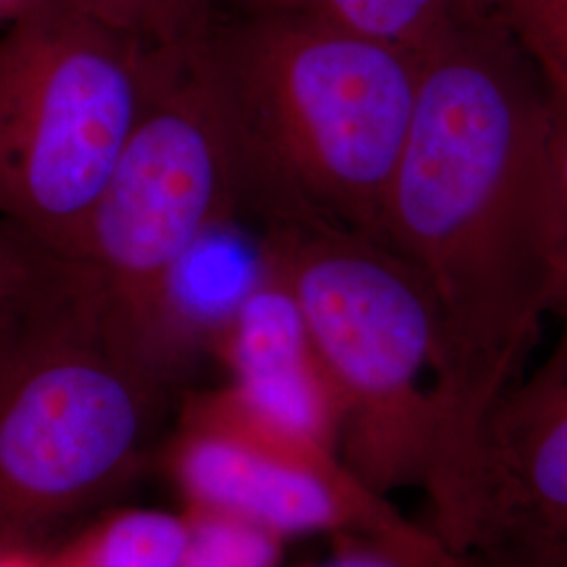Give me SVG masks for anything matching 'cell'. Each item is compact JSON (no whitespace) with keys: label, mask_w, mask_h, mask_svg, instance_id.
Here are the masks:
<instances>
[{"label":"cell","mask_w":567,"mask_h":567,"mask_svg":"<svg viewBox=\"0 0 567 567\" xmlns=\"http://www.w3.org/2000/svg\"><path fill=\"white\" fill-rule=\"evenodd\" d=\"M156 372L86 269L61 261L0 337V548L121 473Z\"/></svg>","instance_id":"277c9868"},{"label":"cell","mask_w":567,"mask_h":567,"mask_svg":"<svg viewBox=\"0 0 567 567\" xmlns=\"http://www.w3.org/2000/svg\"><path fill=\"white\" fill-rule=\"evenodd\" d=\"M192 515V543L182 567H278L282 538L213 513Z\"/></svg>","instance_id":"9a60e30c"},{"label":"cell","mask_w":567,"mask_h":567,"mask_svg":"<svg viewBox=\"0 0 567 567\" xmlns=\"http://www.w3.org/2000/svg\"><path fill=\"white\" fill-rule=\"evenodd\" d=\"M103 25L145 47H175L206 34L215 0H70Z\"/></svg>","instance_id":"7c38bea8"},{"label":"cell","mask_w":567,"mask_h":567,"mask_svg":"<svg viewBox=\"0 0 567 567\" xmlns=\"http://www.w3.org/2000/svg\"><path fill=\"white\" fill-rule=\"evenodd\" d=\"M154 61V47L70 0H42L0 32V221L58 259H81Z\"/></svg>","instance_id":"5b68a950"},{"label":"cell","mask_w":567,"mask_h":567,"mask_svg":"<svg viewBox=\"0 0 567 567\" xmlns=\"http://www.w3.org/2000/svg\"><path fill=\"white\" fill-rule=\"evenodd\" d=\"M264 264V278L215 344L229 370L224 395L267 435L341 461L339 412L301 311L265 257Z\"/></svg>","instance_id":"9c48e42d"},{"label":"cell","mask_w":567,"mask_h":567,"mask_svg":"<svg viewBox=\"0 0 567 567\" xmlns=\"http://www.w3.org/2000/svg\"><path fill=\"white\" fill-rule=\"evenodd\" d=\"M61 261L16 227L0 221V334L34 301Z\"/></svg>","instance_id":"2e32d148"},{"label":"cell","mask_w":567,"mask_h":567,"mask_svg":"<svg viewBox=\"0 0 567 567\" xmlns=\"http://www.w3.org/2000/svg\"><path fill=\"white\" fill-rule=\"evenodd\" d=\"M341 547L324 564L313 567H454L456 553L431 527L405 522L364 534L341 536Z\"/></svg>","instance_id":"5bb4252c"},{"label":"cell","mask_w":567,"mask_h":567,"mask_svg":"<svg viewBox=\"0 0 567 567\" xmlns=\"http://www.w3.org/2000/svg\"><path fill=\"white\" fill-rule=\"evenodd\" d=\"M192 515L135 508L84 534L58 567H182L192 543Z\"/></svg>","instance_id":"30bf717a"},{"label":"cell","mask_w":567,"mask_h":567,"mask_svg":"<svg viewBox=\"0 0 567 567\" xmlns=\"http://www.w3.org/2000/svg\"><path fill=\"white\" fill-rule=\"evenodd\" d=\"M246 13H274L423 47L454 13V0H238Z\"/></svg>","instance_id":"8fae6325"},{"label":"cell","mask_w":567,"mask_h":567,"mask_svg":"<svg viewBox=\"0 0 567 567\" xmlns=\"http://www.w3.org/2000/svg\"><path fill=\"white\" fill-rule=\"evenodd\" d=\"M548 173L557 224L559 288L553 316L567 311V107L548 100Z\"/></svg>","instance_id":"e0dca14e"},{"label":"cell","mask_w":567,"mask_h":567,"mask_svg":"<svg viewBox=\"0 0 567 567\" xmlns=\"http://www.w3.org/2000/svg\"><path fill=\"white\" fill-rule=\"evenodd\" d=\"M0 567H58L55 564H44L41 559H34L20 548H0Z\"/></svg>","instance_id":"ffe728a7"},{"label":"cell","mask_w":567,"mask_h":567,"mask_svg":"<svg viewBox=\"0 0 567 567\" xmlns=\"http://www.w3.org/2000/svg\"><path fill=\"white\" fill-rule=\"evenodd\" d=\"M189 511L224 515L278 538L364 534L402 519L332 456L250 425L224 391L189 408L173 450Z\"/></svg>","instance_id":"ba28073f"},{"label":"cell","mask_w":567,"mask_h":567,"mask_svg":"<svg viewBox=\"0 0 567 567\" xmlns=\"http://www.w3.org/2000/svg\"><path fill=\"white\" fill-rule=\"evenodd\" d=\"M206 53L246 196L261 198L269 219H316L385 244L421 49L322 21L246 13L229 30L210 28Z\"/></svg>","instance_id":"7a4b0ae2"},{"label":"cell","mask_w":567,"mask_h":567,"mask_svg":"<svg viewBox=\"0 0 567 567\" xmlns=\"http://www.w3.org/2000/svg\"><path fill=\"white\" fill-rule=\"evenodd\" d=\"M515 2L519 0H454V9L480 16H501Z\"/></svg>","instance_id":"ac0fdd59"},{"label":"cell","mask_w":567,"mask_h":567,"mask_svg":"<svg viewBox=\"0 0 567 567\" xmlns=\"http://www.w3.org/2000/svg\"><path fill=\"white\" fill-rule=\"evenodd\" d=\"M557 320L547 360L508 386L426 492L429 527L456 555L567 567V311Z\"/></svg>","instance_id":"52a82bcc"},{"label":"cell","mask_w":567,"mask_h":567,"mask_svg":"<svg viewBox=\"0 0 567 567\" xmlns=\"http://www.w3.org/2000/svg\"><path fill=\"white\" fill-rule=\"evenodd\" d=\"M550 102L567 107V0H519L501 13Z\"/></svg>","instance_id":"4fadbf2b"},{"label":"cell","mask_w":567,"mask_h":567,"mask_svg":"<svg viewBox=\"0 0 567 567\" xmlns=\"http://www.w3.org/2000/svg\"><path fill=\"white\" fill-rule=\"evenodd\" d=\"M244 198L243 161L206 34L156 49L147 100L76 261L156 368L173 276L196 244L231 224Z\"/></svg>","instance_id":"8992f818"},{"label":"cell","mask_w":567,"mask_h":567,"mask_svg":"<svg viewBox=\"0 0 567 567\" xmlns=\"http://www.w3.org/2000/svg\"><path fill=\"white\" fill-rule=\"evenodd\" d=\"M267 264L288 286L339 412V456L385 498L425 487L437 450V318L385 244L316 219H269Z\"/></svg>","instance_id":"3957f363"},{"label":"cell","mask_w":567,"mask_h":567,"mask_svg":"<svg viewBox=\"0 0 567 567\" xmlns=\"http://www.w3.org/2000/svg\"><path fill=\"white\" fill-rule=\"evenodd\" d=\"M41 2L42 0H0V32Z\"/></svg>","instance_id":"d6986e66"},{"label":"cell","mask_w":567,"mask_h":567,"mask_svg":"<svg viewBox=\"0 0 567 567\" xmlns=\"http://www.w3.org/2000/svg\"><path fill=\"white\" fill-rule=\"evenodd\" d=\"M421 49L385 244L437 318L442 482L522 374L559 288L548 95L501 16L458 11Z\"/></svg>","instance_id":"6da1fadb"}]
</instances>
